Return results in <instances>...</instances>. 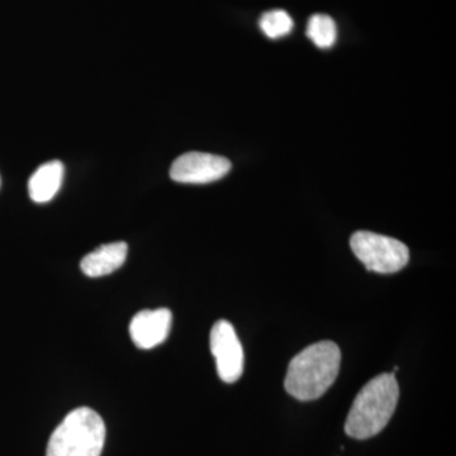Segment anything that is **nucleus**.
I'll return each instance as SVG.
<instances>
[{
  "label": "nucleus",
  "mask_w": 456,
  "mask_h": 456,
  "mask_svg": "<svg viewBox=\"0 0 456 456\" xmlns=\"http://www.w3.org/2000/svg\"><path fill=\"white\" fill-rule=\"evenodd\" d=\"M341 351L332 341L311 345L294 356L285 377V389L299 401L322 397L340 371Z\"/></svg>",
  "instance_id": "f257e3e1"
},
{
  "label": "nucleus",
  "mask_w": 456,
  "mask_h": 456,
  "mask_svg": "<svg viewBox=\"0 0 456 456\" xmlns=\"http://www.w3.org/2000/svg\"><path fill=\"white\" fill-rule=\"evenodd\" d=\"M398 398L395 374L377 375L356 395L345 422V432L356 440L370 439L379 434L391 421Z\"/></svg>",
  "instance_id": "f03ea898"
},
{
  "label": "nucleus",
  "mask_w": 456,
  "mask_h": 456,
  "mask_svg": "<svg viewBox=\"0 0 456 456\" xmlns=\"http://www.w3.org/2000/svg\"><path fill=\"white\" fill-rule=\"evenodd\" d=\"M106 434V425L94 410L77 408L51 435L46 456H101Z\"/></svg>",
  "instance_id": "7ed1b4c3"
},
{
  "label": "nucleus",
  "mask_w": 456,
  "mask_h": 456,
  "mask_svg": "<svg viewBox=\"0 0 456 456\" xmlns=\"http://www.w3.org/2000/svg\"><path fill=\"white\" fill-rule=\"evenodd\" d=\"M350 246L365 268L380 274L397 273L410 260V250L403 242L369 231L354 233Z\"/></svg>",
  "instance_id": "20e7f679"
},
{
  "label": "nucleus",
  "mask_w": 456,
  "mask_h": 456,
  "mask_svg": "<svg viewBox=\"0 0 456 456\" xmlns=\"http://www.w3.org/2000/svg\"><path fill=\"white\" fill-rule=\"evenodd\" d=\"M209 346L221 380L228 384L237 382L244 371V350L228 321H218L212 327Z\"/></svg>",
  "instance_id": "39448f33"
},
{
  "label": "nucleus",
  "mask_w": 456,
  "mask_h": 456,
  "mask_svg": "<svg viewBox=\"0 0 456 456\" xmlns=\"http://www.w3.org/2000/svg\"><path fill=\"white\" fill-rule=\"evenodd\" d=\"M230 160L222 156L191 151L179 156L170 167V178L183 184H207L226 176Z\"/></svg>",
  "instance_id": "423d86ee"
},
{
  "label": "nucleus",
  "mask_w": 456,
  "mask_h": 456,
  "mask_svg": "<svg viewBox=\"0 0 456 456\" xmlns=\"http://www.w3.org/2000/svg\"><path fill=\"white\" fill-rule=\"evenodd\" d=\"M173 314L167 308L143 310L134 314L130 323L132 341L139 349L159 346L169 336Z\"/></svg>",
  "instance_id": "0eeeda50"
},
{
  "label": "nucleus",
  "mask_w": 456,
  "mask_h": 456,
  "mask_svg": "<svg viewBox=\"0 0 456 456\" xmlns=\"http://www.w3.org/2000/svg\"><path fill=\"white\" fill-rule=\"evenodd\" d=\"M127 253L128 246L123 241L102 245L84 257L80 268L86 277H106L121 268L127 259Z\"/></svg>",
  "instance_id": "6e6552de"
},
{
  "label": "nucleus",
  "mask_w": 456,
  "mask_h": 456,
  "mask_svg": "<svg viewBox=\"0 0 456 456\" xmlns=\"http://www.w3.org/2000/svg\"><path fill=\"white\" fill-rule=\"evenodd\" d=\"M64 180V165L53 160L41 165L28 182V193L33 202L47 203L59 193Z\"/></svg>",
  "instance_id": "1a4fd4ad"
},
{
  "label": "nucleus",
  "mask_w": 456,
  "mask_h": 456,
  "mask_svg": "<svg viewBox=\"0 0 456 456\" xmlns=\"http://www.w3.org/2000/svg\"><path fill=\"white\" fill-rule=\"evenodd\" d=\"M307 36L320 49H330L338 38L335 20L325 14L312 16L308 20Z\"/></svg>",
  "instance_id": "9d476101"
},
{
  "label": "nucleus",
  "mask_w": 456,
  "mask_h": 456,
  "mask_svg": "<svg viewBox=\"0 0 456 456\" xmlns=\"http://www.w3.org/2000/svg\"><path fill=\"white\" fill-rule=\"evenodd\" d=\"M260 28L266 37L281 38L289 35L293 29V20L283 9H274V11L266 12L260 18Z\"/></svg>",
  "instance_id": "9b49d317"
}]
</instances>
